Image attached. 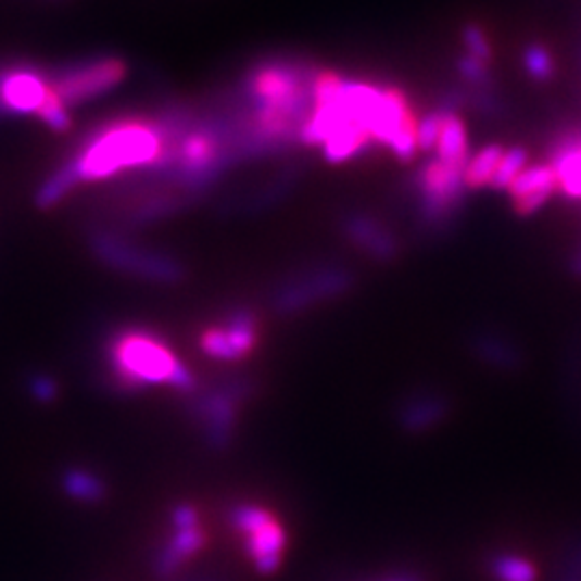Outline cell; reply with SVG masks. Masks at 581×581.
<instances>
[{"instance_id": "29", "label": "cell", "mask_w": 581, "mask_h": 581, "mask_svg": "<svg viewBox=\"0 0 581 581\" xmlns=\"http://www.w3.org/2000/svg\"><path fill=\"white\" fill-rule=\"evenodd\" d=\"M381 581H422V578L418 573H394Z\"/></svg>"}, {"instance_id": "10", "label": "cell", "mask_w": 581, "mask_h": 581, "mask_svg": "<svg viewBox=\"0 0 581 581\" xmlns=\"http://www.w3.org/2000/svg\"><path fill=\"white\" fill-rule=\"evenodd\" d=\"M258 341V321L250 308H237L220 324L203 330L201 349L220 362H237L250 355Z\"/></svg>"}, {"instance_id": "6", "label": "cell", "mask_w": 581, "mask_h": 581, "mask_svg": "<svg viewBox=\"0 0 581 581\" xmlns=\"http://www.w3.org/2000/svg\"><path fill=\"white\" fill-rule=\"evenodd\" d=\"M127 76V63L115 54H100L85 61L67 63L50 80L56 96L67 109L80 106L113 91Z\"/></svg>"}, {"instance_id": "17", "label": "cell", "mask_w": 581, "mask_h": 581, "mask_svg": "<svg viewBox=\"0 0 581 581\" xmlns=\"http://www.w3.org/2000/svg\"><path fill=\"white\" fill-rule=\"evenodd\" d=\"M61 489L67 497L85 504H100L109 495L104 478L87 467H67L61 473Z\"/></svg>"}, {"instance_id": "20", "label": "cell", "mask_w": 581, "mask_h": 581, "mask_svg": "<svg viewBox=\"0 0 581 581\" xmlns=\"http://www.w3.org/2000/svg\"><path fill=\"white\" fill-rule=\"evenodd\" d=\"M528 151L523 147H510L508 151H504L500 166L493 175L491 188L495 190H508L513 186V181L528 168Z\"/></svg>"}, {"instance_id": "16", "label": "cell", "mask_w": 581, "mask_h": 581, "mask_svg": "<svg viewBox=\"0 0 581 581\" xmlns=\"http://www.w3.org/2000/svg\"><path fill=\"white\" fill-rule=\"evenodd\" d=\"M435 151H438L435 157H440L444 162L465 164L467 166V162H469V140H467L464 118L457 113L444 111Z\"/></svg>"}, {"instance_id": "14", "label": "cell", "mask_w": 581, "mask_h": 581, "mask_svg": "<svg viewBox=\"0 0 581 581\" xmlns=\"http://www.w3.org/2000/svg\"><path fill=\"white\" fill-rule=\"evenodd\" d=\"M203 547H205V532H203L201 523H194V526H173L170 539L155 554V563H153L155 576L160 580L173 578Z\"/></svg>"}, {"instance_id": "23", "label": "cell", "mask_w": 581, "mask_h": 581, "mask_svg": "<svg viewBox=\"0 0 581 581\" xmlns=\"http://www.w3.org/2000/svg\"><path fill=\"white\" fill-rule=\"evenodd\" d=\"M442 116H444V109L442 111H433L431 115L425 116L418 123V149H422V151L435 149L438 136H440V127H442Z\"/></svg>"}, {"instance_id": "7", "label": "cell", "mask_w": 581, "mask_h": 581, "mask_svg": "<svg viewBox=\"0 0 581 581\" xmlns=\"http://www.w3.org/2000/svg\"><path fill=\"white\" fill-rule=\"evenodd\" d=\"M355 287V274L343 265H324L289 278L271 295L278 315H300L321 302L339 300Z\"/></svg>"}, {"instance_id": "3", "label": "cell", "mask_w": 581, "mask_h": 581, "mask_svg": "<svg viewBox=\"0 0 581 581\" xmlns=\"http://www.w3.org/2000/svg\"><path fill=\"white\" fill-rule=\"evenodd\" d=\"M418 220L425 231H446L462 214L465 201V164L440 157L429 160L414 177Z\"/></svg>"}, {"instance_id": "24", "label": "cell", "mask_w": 581, "mask_h": 581, "mask_svg": "<svg viewBox=\"0 0 581 581\" xmlns=\"http://www.w3.org/2000/svg\"><path fill=\"white\" fill-rule=\"evenodd\" d=\"M554 581H581V539L567 550Z\"/></svg>"}, {"instance_id": "8", "label": "cell", "mask_w": 581, "mask_h": 581, "mask_svg": "<svg viewBox=\"0 0 581 581\" xmlns=\"http://www.w3.org/2000/svg\"><path fill=\"white\" fill-rule=\"evenodd\" d=\"M248 383L231 381L201 392L192 403V418L201 425L203 438L214 451H225L235 438L239 405Z\"/></svg>"}, {"instance_id": "26", "label": "cell", "mask_w": 581, "mask_h": 581, "mask_svg": "<svg viewBox=\"0 0 581 581\" xmlns=\"http://www.w3.org/2000/svg\"><path fill=\"white\" fill-rule=\"evenodd\" d=\"M30 394L41 403H52L59 396V383L48 375H35L30 379Z\"/></svg>"}, {"instance_id": "28", "label": "cell", "mask_w": 581, "mask_h": 581, "mask_svg": "<svg viewBox=\"0 0 581 581\" xmlns=\"http://www.w3.org/2000/svg\"><path fill=\"white\" fill-rule=\"evenodd\" d=\"M569 271L576 276V278H581V248L571 256L569 261Z\"/></svg>"}, {"instance_id": "21", "label": "cell", "mask_w": 581, "mask_h": 581, "mask_svg": "<svg viewBox=\"0 0 581 581\" xmlns=\"http://www.w3.org/2000/svg\"><path fill=\"white\" fill-rule=\"evenodd\" d=\"M523 65L534 80H543V83L550 80L556 72V63L552 54L547 52V48L543 46H530L523 54Z\"/></svg>"}, {"instance_id": "1", "label": "cell", "mask_w": 581, "mask_h": 581, "mask_svg": "<svg viewBox=\"0 0 581 581\" xmlns=\"http://www.w3.org/2000/svg\"><path fill=\"white\" fill-rule=\"evenodd\" d=\"M184 121V109L157 118H118L98 127L65 162L83 181H104L127 168H157Z\"/></svg>"}, {"instance_id": "27", "label": "cell", "mask_w": 581, "mask_h": 581, "mask_svg": "<svg viewBox=\"0 0 581 581\" xmlns=\"http://www.w3.org/2000/svg\"><path fill=\"white\" fill-rule=\"evenodd\" d=\"M459 70L467 80L473 83H484L487 80V63L476 59V56H467L459 63Z\"/></svg>"}, {"instance_id": "4", "label": "cell", "mask_w": 581, "mask_h": 581, "mask_svg": "<svg viewBox=\"0 0 581 581\" xmlns=\"http://www.w3.org/2000/svg\"><path fill=\"white\" fill-rule=\"evenodd\" d=\"M89 245L104 265L127 276L162 285H177L186 278V267L175 256L138 245L118 232L96 231Z\"/></svg>"}, {"instance_id": "12", "label": "cell", "mask_w": 581, "mask_h": 581, "mask_svg": "<svg viewBox=\"0 0 581 581\" xmlns=\"http://www.w3.org/2000/svg\"><path fill=\"white\" fill-rule=\"evenodd\" d=\"M453 403L444 392H416L396 409V425L407 435H422L451 416Z\"/></svg>"}, {"instance_id": "9", "label": "cell", "mask_w": 581, "mask_h": 581, "mask_svg": "<svg viewBox=\"0 0 581 581\" xmlns=\"http://www.w3.org/2000/svg\"><path fill=\"white\" fill-rule=\"evenodd\" d=\"M50 93L52 80L46 72L22 63L0 65V116L39 115Z\"/></svg>"}, {"instance_id": "19", "label": "cell", "mask_w": 581, "mask_h": 581, "mask_svg": "<svg viewBox=\"0 0 581 581\" xmlns=\"http://www.w3.org/2000/svg\"><path fill=\"white\" fill-rule=\"evenodd\" d=\"M489 573L497 581H536V569L517 554H495L487 560Z\"/></svg>"}, {"instance_id": "5", "label": "cell", "mask_w": 581, "mask_h": 581, "mask_svg": "<svg viewBox=\"0 0 581 581\" xmlns=\"http://www.w3.org/2000/svg\"><path fill=\"white\" fill-rule=\"evenodd\" d=\"M229 523L243 536V550L261 576H271L282 563L287 532L271 510L241 502L229 510Z\"/></svg>"}, {"instance_id": "2", "label": "cell", "mask_w": 581, "mask_h": 581, "mask_svg": "<svg viewBox=\"0 0 581 581\" xmlns=\"http://www.w3.org/2000/svg\"><path fill=\"white\" fill-rule=\"evenodd\" d=\"M106 355L113 381L121 390L138 392L153 386H166L184 396L197 392V375L164 339L147 330H118L109 341Z\"/></svg>"}, {"instance_id": "15", "label": "cell", "mask_w": 581, "mask_h": 581, "mask_svg": "<svg viewBox=\"0 0 581 581\" xmlns=\"http://www.w3.org/2000/svg\"><path fill=\"white\" fill-rule=\"evenodd\" d=\"M469 349L482 364L495 370L513 372L523 366V351L517 348V343L510 337L493 330L478 332L476 337H471Z\"/></svg>"}, {"instance_id": "30", "label": "cell", "mask_w": 581, "mask_h": 581, "mask_svg": "<svg viewBox=\"0 0 581 581\" xmlns=\"http://www.w3.org/2000/svg\"><path fill=\"white\" fill-rule=\"evenodd\" d=\"M190 581H201V580H190Z\"/></svg>"}, {"instance_id": "13", "label": "cell", "mask_w": 581, "mask_h": 581, "mask_svg": "<svg viewBox=\"0 0 581 581\" xmlns=\"http://www.w3.org/2000/svg\"><path fill=\"white\" fill-rule=\"evenodd\" d=\"M517 216H532L558 192V177L550 164L528 166L508 188Z\"/></svg>"}, {"instance_id": "11", "label": "cell", "mask_w": 581, "mask_h": 581, "mask_svg": "<svg viewBox=\"0 0 581 581\" xmlns=\"http://www.w3.org/2000/svg\"><path fill=\"white\" fill-rule=\"evenodd\" d=\"M341 231L370 261L388 265L401 254V241L390 227L370 214H349L341 223Z\"/></svg>"}, {"instance_id": "18", "label": "cell", "mask_w": 581, "mask_h": 581, "mask_svg": "<svg viewBox=\"0 0 581 581\" xmlns=\"http://www.w3.org/2000/svg\"><path fill=\"white\" fill-rule=\"evenodd\" d=\"M504 155V147L502 144H487L482 147L465 166V186L469 190L476 188H491L493 175L500 166V160Z\"/></svg>"}, {"instance_id": "22", "label": "cell", "mask_w": 581, "mask_h": 581, "mask_svg": "<svg viewBox=\"0 0 581 581\" xmlns=\"http://www.w3.org/2000/svg\"><path fill=\"white\" fill-rule=\"evenodd\" d=\"M39 118L54 131H67L72 125V116H70V109L63 104V100L56 96L54 87L52 93L48 96L43 109L39 111Z\"/></svg>"}, {"instance_id": "25", "label": "cell", "mask_w": 581, "mask_h": 581, "mask_svg": "<svg viewBox=\"0 0 581 581\" xmlns=\"http://www.w3.org/2000/svg\"><path fill=\"white\" fill-rule=\"evenodd\" d=\"M465 43H467V50H469V56H476L484 63H489L491 59V46L487 41V37L482 35V30L478 26H467L464 33Z\"/></svg>"}]
</instances>
